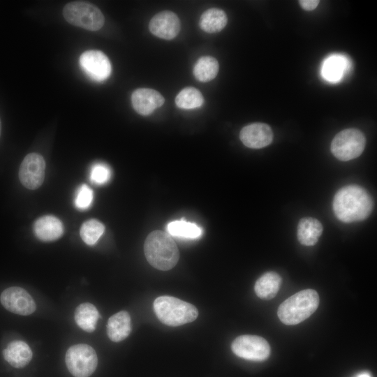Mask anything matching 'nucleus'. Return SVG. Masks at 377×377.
<instances>
[{
  "label": "nucleus",
  "mask_w": 377,
  "mask_h": 377,
  "mask_svg": "<svg viewBox=\"0 0 377 377\" xmlns=\"http://www.w3.org/2000/svg\"><path fill=\"white\" fill-rule=\"evenodd\" d=\"M332 207L339 221L352 223L366 219L373 210L374 202L364 188L352 184L346 186L337 192Z\"/></svg>",
  "instance_id": "f257e3e1"
},
{
  "label": "nucleus",
  "mask_w": 377,
  "mask_h": 377,
  "mask_svg": "<svg viewBox=\"0 0 377 377\" xmlns=\"http://www.w3.org/2000/svg\"><path fill=\"white\" fill-rule=\"evenodd\" d=\"M144 251L149 263L162 271L174 267L179 258L178 248L172 237L161 230H154L148 235Z\"/></svg>",
  "instance_id": "f03ea898"
},
{
  "label": "nucleus",
  "mask_w": 377,
  "mask_h": 377,
  "mask_svg": "<svg viewBox=\"0 0 377 377\" xmlns=\"http://www.w3.org/2000/svg\"><path fill=\"white\" fill-rule=\"evenodd\" d=\"M318 304V293L313 289H305L294 294L279 305L278 317L285 325H297L312 315Z\"/></svg>",
  "instance_id": "7ed1b4c3"
},
{
  "label": "nucleus",
  "mask_w": 377,
  "mask_h": 377,
  "mask_svg": "<svg viewBox=\"0 0 377 377\" xmlns=\"http://www.w3.org/2000/svg\"><path fill=\"white\" fill-rule=\"evenodd\" d=\"M154 309L161 322L172 327L193 322L198 316V311L193 304L166 295L154 300Z\"/></svg>",
  "instance_id": "20e7f679"
},
{
  "label": "nucleus",
  "mask_w": 377,
  "mask_h": 377,
  "mask_svg": "<svg viewBox=\"0 0 377 377\" xmlns=\"http://www.w3.org/2000/svg\"><path fill=\"white\" fill-rule=\"evenodd\" d=\"M63 16L69 24L93 31L101 29L105 22L104 15L98 7L82 1L66 3Z\"/></svg>",
  "instance_id": "39448f33"
},
{
  "label": "nucleus",
  "mask_w": 377,
  "mask_h": 377,
  "mask_svg": "<svg viewBox=\"0 0 377 377\" xmlns=\"http://www.w3.org/2000/svg\"><path fill=\"white\" fill-rule=\"evenodd\" d=\"M366 145V138L357 128H347L338 133L333 138L330 149L339 160L347 161L361 155Z\"/></svg>",
  "instance_id": "423d86ee"
},
{
  "label": "nucleus",
  "mask_w": 377,
  "mask_h": 377,
  "mask_svg": "<svg viewBox=\"0 0 377 377\" xmlns=\"http://www.w3.org/2000/svg\"><path fill=\"white\" fill-rule=\"evenodd\" d=\"M65 362L68 371L74 377H89L96 369L98 357L91 346L80 343L68 349Z\"/></svg>",
  "instance_id": "0eeeda50"
},
{
  "label": "nucleus",
  "mask_w": 377,
  "mask_h": 377,
  "mask_svg": "<svg viewBox=\"0 0 377 377\" xmlns=\"http://www.w3.org/2000/svg\"><path fill=\"white\" fill-rule=\"evenodd\" d=\"M232 352L238 357L252 361H263L269 357L270 347L263 337L241 335L232 343Z\"/></svg>",
  "instance_id": "6e6552de"
},
{
  "label": "nucleus",
  "mask_w": 377,
  "mask_h": 377,
  "mask_svg": "<svg viewBox=\"0 0 377 377\" xmlns=\"http://www.w3.org/2000/svg\"><path fill=\"white\" fill-rule=\"evenodd\" d=\"M45 162L38 153H30L23 159L19 170L22 184L28 189L39 188L45 177Z\"/></svg>",
  "instance_id": "1a4fd4ad"
},
{
  "label": "nucleus",
  "mask_w": 377,
  "mask_h": 377,
  "mask_svg": "<svg viewBox=\"0 0 377 377\" xmlns=\"http://www.w3.org/2000/svg\"><path fill=\"white\" fill-rule=\"evenodd\" d=\"M80 64L83 71L92 80L101 82L111 73V64L108 57L101 51L91 50L84 52L80 57Z\"/></svg>",
  "instance_id": "9d476101"
},
{
  "label": "nucleus",
  "mask_w": 377,
  "mask_h": 377,
  "mask_svg": "<svg viewBox=\"0 0 377 377\" xmlns=\"http://www.w3.org/2000/svg\"><path fill=\"white\" fill-rule=\"evenodd\" d=\"M0 300L8 311L22 316L31 314L36 307L32 297L20 287L6 288L2 292Z\"/></svg>",
  "instance_id": "9b49d317"
},
{
  "label": "nucleus",
  "mask_w": 377,
  "mask_h": 377,
  "mask_svg": "<svg viewBox=\"0 0 377 377\" xmlns=\"http://www.w3.org/2000/svg\"><path fill=\"white\" fill-rule=\"evenodd\" d=\"M181 28L177 15L170 10H164L156 14L150 20L149 29L154 36L165 40L175 38Z\"/></svg>",
  "instance_id": "f8f14e48"
},
{
  "label": "nucleus",
  "mask_w": 377,
  "mask_h": 377,
  "mask_svg": "<svg viewBox=\"0 0 377 377\" xmlns=\"http://www.w3.org/2000/svg\"><path fill=\"white\" fill-rule=\"evenodd\" d=\"M273 136L270 126L260 122L245 126L239 133L242 143L252 149H260L269 145L272 142Z\"/></svg>",
  "instance_id": "ddd939ff"
},
{
  "label": "nucleus",
  "mask_w": 377,
  "mask_h": 377,
  "mask_svg": "<svg viewBox=\"0 0 377 377\" xmlns=\"http://www.w3.org/2000/svg\"><path fill=\"white\" fill-rule=\"evenodd\" d=\"M131 102L134 110L141 115L151 114L156 109L162 106L164 97L157 91L149 88L135 89L131 95Z\"/></svg>",
  "instance_id": "4468645a"
},
{
  "label": "nucleus",
  "mask_w": 377,
  "mask_h": 377,
  "mask_svg": "<svg viewBox=\"0 0 377 377\" xmlns=\"http://www.w3.org/2000/svg\"><path fill=\"white\" fill-rule=\"evenodd\" d=\"M36 237L43 242H52L64 233L62 222L56 216L46 215L37 219L33 227Z\"/></svg>",
  "instance_id": "2eb2a0df"
},
{
  "label": "nucleus",
  "mask_w": 377,
  "mask_h": 377,
  "mask_svg": "<svg viewBox=\"0 0 377 377\" xmlns=\"http://www.w3.org/2000/svg\"><path fill=\"white\" fill-rule=\"evenodd\" d=\"M4 359L13 367L22 368L27 366L32 358V351L23 341L10 342L3 350Z\"/></svg>",
  "instance_id": "dca6fc26"
},
{
  "label": "nucleus",
  "mask_w": 377,
  "mask_h": 377,
  "mask_svg": "<svg viewBox=\"0 0 377 377\" xmlns=\"http://www.w3.org/2000/svg\"><path fill=\"white\" fill-rule=\"evenodd\" d=\"M131 331V320L127 311H121L112 315L108 320L107 334L114 342L125 339Z\"/></svg>",
  "instance_id": "f3484780"
},
{
  "label": "nucleus",
  "mask_w": 377,
  "mask_h": 377,
  "mask_svg": "<svg viewBox=\"0 0 377 377\" xmlns=\"http://www.w3.org/2000/svg\"><path fill=\"white\" fill-rule=\"evenodd\" d=\"M322 232L323 226L316 219L304 217L300 219L298 223L297 236L302 245H315Z\"/></svg>",
  "instance_id": "a211bd4d"
},
{
  "label": "nucleus",
  "mask_w": 377,
  "mask_h": 377,
  "mask_svg": "<svg viewBox=\"0 0 377 377\" xmlns=\"http://www.w3.org/2000/svg\"><path fill=\"white\" fill-rule=\"evenodd\" d=\"M281 283V277L275 272H267L256 281L254 290L260 299L271 300L277 294Z\"/></svg>",
  "instance_id": "6ab92c4d"
},
{
  "label": "nucleus",
  "mask_w": 377,
  "mask_h": 377,
  "mask_svg": "<svg viewBox=\"0 0 377 377\" xmlns=\"http://www.w3.org/2000/svg\"><path fill=\"white\" fill-rule=\"evenodd\" d=\"M228 17L224 10L212 8L200 16L199 25L205 32L214 34L221 31L227 24Z\"/></svg>",
  "instance_id": "aec40b11"
},
{
  "label": "nucleus",
  "mask_w": 377,
  "mask_h": 377,
  "mask_svg": "<svg viewBox=\"0 0 377 377\" xmlns=\"http://www.w3.org/2000/svg\"><path fill=\"white\" fill-rule=\"evenodd\" d=\"M99 313L94 305L85 302L80 304L75 311V321L84 331L92 332L95 330Z\"/></svg>",
  "instance_id": "412c9836"
},
{
  "label": "nucleus",
  "mask_w": 377,
  "mask_h": 377,
  "mask_svg": "<svg viewBox=\"0 0 377 377\" xmlns=\"http://www.w3.org/2000/svg\"><path fill=\"white\" fill-rule=\"evenodd\" d=\"M349 66L350 64L346 57L341 55H332L323 64V77L330 82H337L346 73Z\"/></svg>",
  "instance_id": "4be33fe9"
},
{
  "label": "nucleus",
  "mask_w": 377,
  "mask_h": 377,
  "mask_svg": "<svg viewBox=\"0 0 377 377\" xmlns=\"http://www.w3.org/2000/svg\"><path fill=\"white\" fill-rule=\"evenodd\" d=\"M219 68V62L214 57L203 56L194 65L193 75L198 81L207 82L216 77Z\"/></svg>",
  "instance_id": "5701e85b"
},
{
  "label": "nucleus",
  "mask_w": 377,
  "mask_h": 377,
  "mask_svg": "<svg viewBox=\"0 0 377 377\" xmlns=\"http://www.w3.org/2000/svg\"><path fill=\"white\" fill-rule=\"evenodd\" d=\"M166 229L170 236L184 239H197L202 233V230L200 226L194 223L186 221L184 219L170 222Z\"/></svg>",
  "instance_id": "b1692460"
},
{
  "label": "nucleus",
  "mask_w": 377,
  "mask_h": 377,
  "mask_svg": "<svg viewBox=\"0 0 377 377\" xmlns=\"http://www.w3.org/2000/svg\"><path fill=\"white\" fill-rule=\"evenodd\" d=\"M204 103V97L196 88L188 87L177 95L175 103L182 109H194L200 107Z\"/></svg>",
  "instance_id": "393cba45"
},
{
  "label": "nucleus",
  "mask_w": 377,
  "mask_h": 377,
  "mask_svg": "<svg viewBox=\"0 0 377 377\" xmlns=\"http://www.w3.org/2000/svg\"><path fill=\"white\" fill-rule=\"evenodd\" d=\"M105 231L104 225L96 219L84 222L80 228V237L89 246L94 245Z\"/></svg>",
  "instance_id": "a878e982"
},
{
  "label": "nucleus",
  "mask_w": 377,
  "mask_h": 377,
  "mask_svg": "<svg viewBox=\"0 0 377 377\" xmlns=\"http://www.w3.org/2000/svg\"><path fill=\"white\" fill-rule=\"evenodd\" d=\"M93 191L88 185H81L75 194V206L80 210L87 209L93 202Z\"/></svg>",
  "instance_id": "bb28decb"
},
{
  "label": "nucleus",
  "mask_w": 377,
  "mask_h": 377,
  "mask_svg": "<svg viewBox=\"0 0 377 377\" xmlns=\"http://www.w3.org/2000/svg\"><path fill=\"white\" fill-rule=\"evenodd\" d=\"M110 168L104 163H96L91 168L89 178L95 184H104L110 180Z\"/></svg>",
  "instance_id": "cd10ccee"
},
{
  "label": "nucleus",
  "mask_w": 377,
  "mask_h": 377,
  "mask_svg": "<svg viewBox=\"0 0 377 377\" xmlns=\"http://www.w3.org/2000/svg\"><path fill=\"white\" fill-rule=\"evenodd\" d=\"M319 1L318 0H300L299 1L301 7L307 11L314 10L318 5Z\"/></svg>",
  "instance_id": "c85d7f7f"
},
{
  "label": "nucleus",
  "mask_w": 377,
  "mask_h": 377,
  "mask_svg": "<svg viewBox=\"0 0 377 377\" xmlns=\"http://www.w3.org/2000/svg\"><path fill=\"white\" fill-rule=\"evenodd\" d=\"M357 377H371L368 373H362Z\"/></svg>",
  "instance_id": "c756f323"
},
{
  "label": "nucleus",
  "mask_w": 377,
  "mask_h": 377,
  "mask_svg": "<svg viewBox=\"0 0 377 377\" xmlns=\"http://www.w3.org/2000/svg\"><path fill=\"white\" fill-rule=\"evenodd\" d=\"M1 119H0V135H1Z\"/></svg>",
  "instance_id": "7c9ffc66"
}]
</instances>
